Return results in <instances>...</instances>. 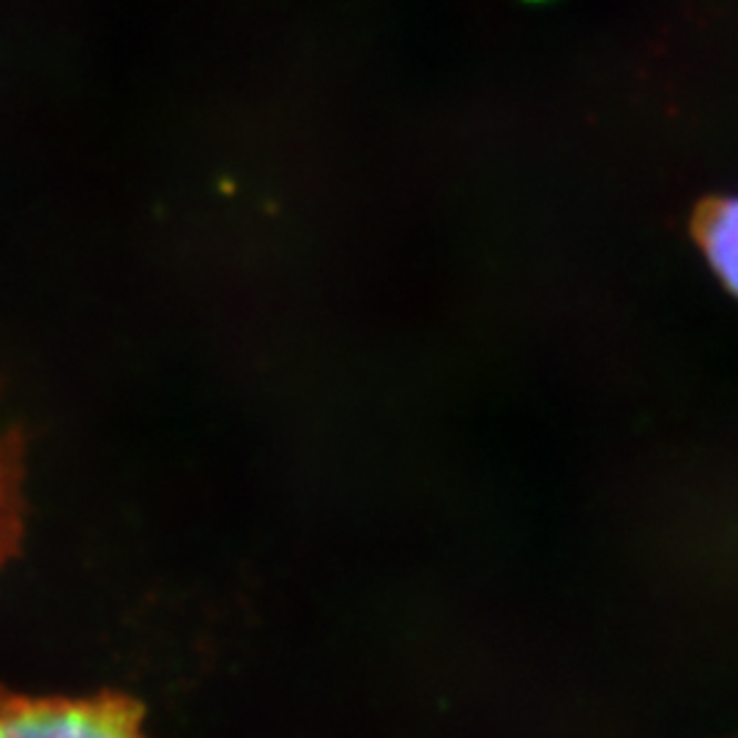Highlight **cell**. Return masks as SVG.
<instances>
[{
    "instance_id": "cell-1",
    "label": "cell",
    "mask_w": 738,
    "mask_h": 738,
    "mask_svg": "<svg viewBox=\"0 0 738 738\" xmlns=\"http://www.w3.org/2000/svg\"><path fill=\"white\" fill-rule=\"evenodd\" d=\"M0 738H148L145 706L118 689L72 698L0 687Z\"/></svg>"
},
{
    "instance_id": "cell-2",
    "label": "cell",
    "mask_w": 738,
    "mask_h": 738,
    "mask_svg": "<svg viewBox=\"0 0 738 738\" xmlns=\"http://www.w3.org/2000/svg\"><path fill=\"white\" fill-rule=\"evenodd\" d=\"M26 523V438L20 429H0V572L20 555Z\"/></svg>"
},
{
    "instance_id": "cell-3",
    "label": "cell",
    "mask_w": 738,
    "mask_h": 738,
    "mask_svg": "<svg viewBox=\"0 0 738 738\" xmlns=\"http://www.w3.org/2000/svg\"><path fill=\"white\" fill-rule=\"evenodd\" d=\"M695 239L717 280L738 299V194L700 205Z\"/></svg>"
},
{
    "instance_id": "cell-4",
    "label": "cell",
    "mask_w": 738,
    "mask_h": 738,
    "mask_svg": "<svg viewBox=\"0 0 738 738\" xmlns=\"http://www.w3.org/2000/svg\"><path fill=\"white\" fill-rule=\"evenodd\" d=\"M528 3H545V0H528Z\"/></svg>"
}]
</instances>
